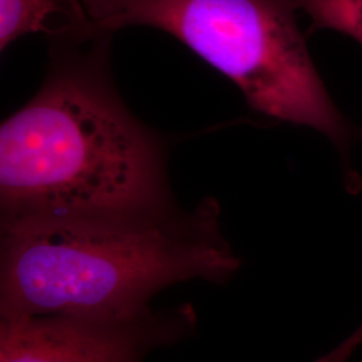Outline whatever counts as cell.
<instances>
[{"label":"cell","instance_id":"6da1fadb","mask_svg":"<svg viewBox=\"0 0 362 362\" xmlns=\"http://www.w3.org/2000/svg\"><path fill=\"white\" fill-rule=\"evenodd\" d=\"M113 34L50 42L38 93L0 128V223L176 203L168 143L134 116L110 70Z\"/></svg>","mask_w":362,"mask_h":362},{"label":"cell","instance_id":"3957f363","mask_svg":"<svg viewBox=\"0 0 362 362\" xmlns=\"http://www.w3.org/2000/svg\"><path fill=\"white\" fill-rule=\"evenodd\" d=\"M101 31L153 27L239 88L262 115L308 127L344 149L349 121L313 62L288 0H82Z\"/></svg>","mask_w":362,"mask_h":362},{"label":"cell","instance_id":"8992f818","mask_svg":"<svg viewBox=\"0 0 362 362\" xmlns=\"http://www.w3.org/2000/svg\"><path fill=\"white\" fill-rule=\"evenodd\" d=\"M310 16L313 28L332 30L362 46V0H288Z\"/></svg>","mask_w":362,"mask_h":362},{"label":"cell","instance_id":"277c9868","mask_svg":"<svg viewBox=\"0 0 362 362\" xmlns=\"http://www.w3.org/2000/svg\"><path fill=\"white\" fill-rule=\"evenodd\" d=\"M188 314L158 320L50 314L1 318L0 362H140L145 351L188 329Z\"/></svg>","mask_w":362,"mask_h":362},{"label":"cell","instance_id":"7a4b0ae2","mask_svg":"<svg viewBox=\"0 0 362 362\" xmlns=\"http://www.w3.org/2000/svg\"><path fill=\"white\" fill-rule=\"evenodd\" d=\"M240 259L221 233L219 203L194 209L62 215L1 224V318L136 317L160 290L223 285Z\"/></svg>","mask_w":362,"mask_h":362},{"label":"cell","instance_id":"52a82bcc","mask_svg":"<svg viewBox=\"0 0 362 362\" xmlns=\"http://www.w3.org/2000/svg\"><path fill=\"white\" fill-rule=\"evenodd\" d=\"M362 344V325L348 337L342 344H339L336 349L330 353L325 354L324 362H346L350 356L356 351V349Z\"/></svg>","mask_w":362,"mask_h":362},{"label":"cell","instance_id":"5b68a950","mask_svg":"<svg viewBox=\"0 0 362 362\" xmlns=\"http://www.w3.org/2000/svg\"><path fill=\"white\" fill-rule=\"evenodd\" d=\"M45 34L49 43L95 37L82 0H0V50L27 34Z\"/></svg>","mask_w":362,"mask_h":362}]
</instances>
